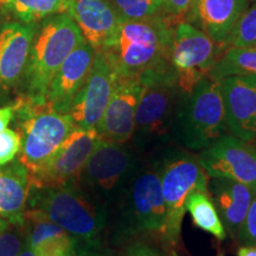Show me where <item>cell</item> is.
<instances>
[{
    "mask_svg": "<svg viewBox=\"0 0 256 256\" xmlns=\"http://www.w3.org/2000/svg\"><path fill=\"white\" fill-rule=\"evenodd\" d=\"M174 32L168 16L121 20L113 40L100 51L118 76L136 78L171 64Z\"/></svg>",
    "mask_w": 256,
    "mask_h": 256,
    "instance_id": "1",
    "label": "cell"
},
{
    "mask_svg": "<svg viewBox=\"0 0 256 256\" xmlns=\"http://www.w3.org/2000/svg\"><path fill=\"white\" fill-rule=\"evenodd\" d=\"M84 42L68 12L43 19L34 34L23 75L28 104L46 106V92L57 70L70 54Z\"/></svg>",
    "mask_w": 256,
    "mask_h": 256,
    "instance_id": "2",
    "label": "cell"
},
{
    "mask_svg": "<svg viewBox=\"0 0 256 256\" xmlns=\"http://www.w3.org/2000/svg\"><path fill=\"white\" fill-rule=\"evenodd\" d=\"M26 206L42 211L80 242L100 243L98 238L107 222V211L74 183L31 186Z\"/></svg>",
    "mask_w": 256,
    "mask_h": 256,
    "instance_id": "3",
    "label": "cell"
},
{
    "mask_svg": "<svg viewBox=\"0 0 256 256\" xmlns=\"http://www.w3.org/2000/svg\"><path fill=\"white\" fill-rule=\"evenodd\" d=\"M185 95L174 118L177 134L185 147L200 151L228 132L220 81L202 80Z\"/></svg>",
    "mask_w": 256,
    "mask_h": 256,
    "instance_id": "4",
    "label": "cell"
},
{
    "mask_svg": "<svg viewBox=\"0 0 256 256\" xmlns=\"http://www.w3.org/2000/svg\"><path fill=\"white\" fill-rule=\"evenodd\" d=\"M142 90L136 112L134 133L142 140H153L166 136L174 124V110L178 108L177 76L171 64L150 70L139 76Z\"/></svg>",
    "mask_w": 256,
    "mask_h": 256,
    "instance_id": "5",
    "label": "cell"
},
{
    "mask_svg": "<svg viewBox=\"0 0 256 256\" xmlns=\"http://www.w3.org/2000/svg\"><path fill=\"white\" fill-rule=\"evenodd\" d=\"M159 177L166 206L164 238L171 244H176L180 240L182 223L186 212V198L194 191L209 194L210 177L202 168L198 158L185 153L168 156L160 168Z\"/></svg>",
    "mask_w": 256,
    "mask_h": 256,
    "instance_id": "6",
    "label": "cell"
},
{
    "mask_svg": "<svg viewBox=\"0 0 256 256\" xmlns=\"http://www.w3.org/2000/svg\"><path fill=\"white\" fill-rule=\"evenodd\" d=\"M22 122L20 151L18 160L34 174L60 148L75 127L69 114L55 112L48 106L24 107Z\"/></svg>",
    "mask_w": 256,
    "mask_h": 256,
    "instance_id": "7",
    "label": "cell"
},
{
    "mask_svg": "<svg viewBox=\"0 0 256 256\" xmlns=\"http://www.w3.org/2000/svg\"><path fill=\"white\" fill-rule=\"evenodd\" d=\"M218 46L206 32L188 22L176 25L170 63L183 94H188L202 80L209 78L220 56Z\"/></svg>",
    "mask_w": 256,
    "mask_h": 256,
    "instance_id": "8",
    "label": "cell"
},
{
    "mask_svg": "<svg viewBox=\"0 0 256 256\" xmlns=\"http://www.w3.org/2000/svg\"><path fill=\"white\" fill-rule=\"evenodd\" d=\"M100 139L96 128L74 127L46 164L36 174H30L31 186H58L74 183L80 178L86 162Z\"/></svg>",
    "mask_w": 256,
    "mask_h": 256,
    "instance_id": "9",
    "label": "cell"
},
{
    "mask_svg": "<svg viewBox=\"0 0 256 256\" xmlns=\"http://www.w3.org/2000/svg\"><path fill=\"white\" fill-rule=\"evenodd\" d=\"M200 164L210 178H226L256 192V150L232 134H224L202 150Z\"/></svg>",
    "mask_w": 256,
    "mask_h": 256,
    "instance_id": "10",
    "label": "cell"
},
{
    "mask_svg": "<svg viewBox=\"0 0 256 256\" xmlns=\"http://www.w3.org/2000/svg\"><path fill=\"white\" fill-rule=\"evenodd\" d=\"M118 74L101 51H96L90 72L74 98L69 108V116L74 124L81 128H96L104 116L115 86Z\"/></svg>",
    "mask_w": 256,
    "mask_h": 256,
    "instance_id": "11",
    "label": "cell"
},
{
    "mask_svg": "<svg viewBox=\"0 0 256 256\" xmlns=\"http://www.w3.org/2000/svg\"><path fill=\"white\" fill-rule=\"evenodd\" d=\"M228 132L246 142L256 139V76L220 80Z\"/></svg>",
    "mask_w": 256,
    "mask_h": 256,
    "instance_id": "12",
    "label": "cell"
},
{
    "mask_svg": "<svg viewBox=\"0 0 256 256\" xmlns=\"http://www.w3.org/2000/svg\"><path fill=\"white\" fill-rule=\"evenodd\" d=\"M132 168V156L122 144L101 139L92 150L80 178L92 190L107 196L116 191Z\"/></svg>",
    "mask_w": 256,
    "mask_h": 256,
    "instance_id": "13",
    "label": "cell"
},
{
    "mask_svg": "<svg viewBox=\"0 0 256 256\" xmlns=\"http://www.w3.org/2000/svg\"><path fill=\"white\" fill-rule=\"evenodd\" d=\"M142 90V82L139 76H119L98 127V132L102 139L119 144H124L132 139L136 128V112Z\"/></svg>",
    "mask_w": 256,
    "mask_h": 256,
    "instance_id": "14",
    "label": "cell"
},
{
    "mask_svg": "<svg viewBox=\"0 0 256 256\" xmlns=\"http://www.w3.org/2000/svg\"><path fill=\"white\" fill-rule=\"evenodd\" d=\"M95 52L94 48L84 40L66 57L48 88V108L58 113L68 114L74 98L90 72Z\"/></svg>",
    "mask_w": 256,
    "mask_h": 256,
    "instance_id": "15",
    "label": "cell"
},
{
    "mask_svg": "<svg viewBox=\"0 0 256 256\" xmlns=\"http://www.w3.org/2000/svg\"><path fill=\"white\" fill-rule=\"evenodd\" d=\"M130 211L136 229L165 236L166 206L158 171L145 170L134 178Z\"/></svg>",
    "mask_w": 256,
    "mask_h": 256,
    "instance_id": "16",
    "label": "cell"
},
{
    "mask_svg": "<svg viewBox=\"0 0 256 256\" xmlns=\"http://www.w3.org/2000/svg\"><path fill=\"white\" fill-rule=\"evenodd\" d=\"M36 24L8 22L0 28V89H8L23 78Z\"/></svg>",
    "mask_w": 256,
    "mask_h": 256,
    "instance_id": "17",
    "label": "cell"
},
{
    "mask_svg": "<svg viewBox=\"0 0 256 256\" xmlns=\"http://www.w3.org/2000/svg\"><path fill=\"white\" fill-rule=\"evenodd\" d=\"M68 14L78 24L83 40L95 51L102 50L113 40L121 23L108 0H70Z\"/></svg>",
    "mask_w": 256,
    "mask_h": 256,
    "instance_id": "18",
    "label": "cell"
},
{
    "mask_svg": "<svg viewBox=\"0 0 256 256\" xmlns=\"http://www.w3.org/2000/svg\"><path fill=\"white\" fill-rule=\"evenodd\" d=\"M247 8L248 0H194L185 18L226 48L234 25Z\"/></svg>",
    "mask_w": 256,
    "mask_h": 256,
    "instance_id": "19",
    "label": "cell"
},
{
    "mask_svg": "<svg viewBox=\"0 0 256 256\" xmlns=\"http://www.w3.org/2000/svg\"><path fill=\"white\" fill-rule=\"evenodd\" d=\"M208 190L224 229L236 238L256 192L247 185L226 178H211Z\"/></svg>",
    "mask_w": 256,
    "mask_h": 256,
    "instance_id": "20",
    "label": "cell"
},
{
    "mask_svg": "<svg viewBox=\"0 0 256 256\" xmlns=\"http://www.w3.org/2000/svg\"><path fill=\"white\" fill-rule=\"evenodd\" d=\"M25 238L36 256H66L80 241L36 209L25 210Z\"/></svg>",
    "mask_w": 256,
    "mask_h": 256,
    "instance_id": "21",
    "label": "cell"
},
{
    "mask_svg": "<svg viewBox=\"0 0 256 256\" xmlns=\"http://www.w3.org/2000/svg\"><path fill=\"white\" fill-rule=\"evenodd\" d=\"M30 188V174L18 159L0 166V218L24 224Z\"/></svg>",
    "mask_w": 256,
    "mask_h": 256,
    "instance_id": "22",
    "label": "cell"
},
{
    "mask_svg": "<svg viewBox=\"0 0 256 256\" xmlns=\"http://www.w3.org/2000/svg\"><path fill=\"white\" fill-rule=\"evenodd\" d=\"M69 6L70 0H0V10L24 24L66 14Z\"/></svg>",
    "mask_w": 256,
    "mask_h": 256,
    "instance_id": "23",
    "label": "cell"
},
{
    "mask_svg": "<svg viewBox=\"0 0 256 256\" xmlns=\"http://www.w3.org/2000/svg\"><path fill=\"white\" fill-rule=\"evenodd\" d=\"M185 210L190 214L194 226L220 241L226 240V232L209 194L192 192L185 202Z\"/></svg>",
    "mask_w": 256,
    "mask_h": 256,
    "instance_id": "24",
    "label": "cell"
},
{
    "mask_svg": "<svg viewBox=\"0 0 256 256\" xmlns=\"http://www.w3.org/2000/svg\"><path fill=\"white\" fill-rule=\"evenodd\" d=\"M242 75L256 76V46H228L222 55L218 56L209 78L220 81L229 76Z\"/></svg>",
    "mask_w": 256,
    "mask_h": 256,
    "instance_id": "25",
    "label": "cell"
},
{
    "mask_svg": "<svg viewBox=\"0 0 256 256\" xmlns=\"http://www.w3.org/2000/svg\"><path fill=\"white\" fill-rule=\"evenodd\" d=\"M234 48H255L256 46V2L247 8L240 16L232 32L226 46Z\"/></svg>",
    "mask_w": 256,
    "mask_h": 256,
    "instance_id": "26",
    "label": "cell"
},
{
    "mask_svg": "<svg viewBox=\"0 0 256 256\" xmlns=\"http://www.w3.org/2000/svg\"><path fill=\"white\" fill-rule=\"evenodd\" d=\"M121 20H139L159 14L162 0H108Z\"/></svg>",
    "mask_w": 256,
    "mask_h": 256,
    "instance_id": "27",
    "label": "cell"
},
{
    "mask_svg": "<svg viewBox=\"0 0 256 256\" xmlns=\"http://www.w3.org/2000/svg\"><path fill=\"white\" fill-rule=\"evenodd\" d=\"M25 242L24 224H10L0 235V256H17Z\"/></svg>",
    "mask_w": 256,
    "mask_h": 256,
    "instance_id": "28",
    "label": "cell"
},
{
    "mask_svg": "<svg viewBox=\"0 0 256 256\" xmlns=\"http://www.w3.org/2000/svg\"><path fill=\"white\" fill-rule=\"evenodd\" d=\"M20 151V136L14 130L0 132V166L12 162Z\"/></svg>",
    "mask_w": 256,
    "mask_h": 256,
    "instance_id": "29",
    "label": "cell"
},
{
    "mask_svg": "<svg viewBox=\"0 0 256 256\" xmlns=\"http://www.w3.org/2000/svg\"><path fill=\"white\" fill-rule=\"evenodd\" d=\"M238 238L246 246H256V194L247 211Z\"/></svg>",
    "mask_w": 256,
    "mask_h": 256,
    "instance_id": "30",
    "label": "cell"
},
{
    "mask_svg": "<svg viewBox=\"0 0 256 256\" xmlns=\"http://www.w3.org/2000/svg\"><path fill=\"white\" fill-rule=\"evenodd\" d=\"M194 0H162V10L170 18L185 17Z\"/></svg>",
    "mask_w": 256,
    "mask_h": 256,
    "instance_id": "31",
    "label": "cell"
},
{
    "mask_svg": "<svg viewBox=\"0 0 256 256\" xmlns=\"http://www.w3.org/2000/svg\"><path fill=\"white\" fill-rule=\"evenodd\" d=\"M66 256H107L102 250L100 243H82Z\"/></svg>",
    "mask_w": 256,
    "mask_h": 256,
    "instance_id": "32",
    "label": "cell"
},
{
    "mask_svg": "<svg viewBox=\"0 0 256 256\" xmlns=\"http://www.w3.org/2000/svg\"><path fill=\"white\" fill-rule=\"evenodd\" d=\"M122 256H162V252L156 250L151 246L146 243L138 242L130 246L124 252Z\"/></svg>",
    "mask_w": 256,
    "mask_h": 256,
    "instance_id": "33",
    "label": "cell"
},
{
    "mask_svg": "<svg viewBox=\"0 0 256 256\" xmlns=\"http://www.w3.org/2000/svg\"><path fill=\"white\" fill-rule=\"evenodd\" d=\"M17 107L16 106H8V107L0 108V132L8 128V126L14 120Z\"/></svg>",
    "mask_w": 256,
    "mask_h": 256,
    "instance_id": "34",
    "label": "cell"
},
{
    "mask_svg": "<svg viewBox=\"0 0 256 256\" xmlns=\"http://www.w3.org/2000/svg\"><path fill=\"white\" fill-rule=\"evenodd\" d=\"M238 256H256V246H243L238 250Z\"/></svg>",
    "mask_w": 256,
    "mask_h": 256,
    "instance_id": "35",
    "label": "cell"
},
{
    "mask_svg": "<svg viewBox=\"0 0 256 256\" xmlns=\"http://www.w3.org/2000/svg\"><path fill=\"white\" fill-rule=\"evenodd\" d=\"M17 256H36V254H34V250H32L30 246H28L26 238H25L23 247H22L20 252H19V254Z\"/></svg>",
    "mask_w": 256,
    "mask_h": 256,
    "instance_id": "36",
    "label": "cell"
},
{
    "mask_svg": "<svg viewBox=\"0 0 256 256\" xmlns=\"http://www.w3.org/2000/svg\"><path fill=\"white\" fill-rule=\"evenodd\" d=\"M10 224H11V223H10L8 220H6L4 218H0V235H2V234L8 228Z\"/></svg>",
    "mask_w": 256,
    "mask_h": 256,
    "instance_id": "37",
    "label": "cell"
},
{
    "mask_svg": "<svg viewBox=\"0 0 256 256\" xmlns=\"http://www.w3.org/2000/svg\"><path fill=\"white\" fill-rule=\"evenodd\" d=\"M256 2V0H248V4L249 2Z\"/></svg>",
    "mask_w": 256,
    "mask_h": 256,
    "instance_id": "38",
    "label": "cell"
},
{
    "mask_svg": "<svg viewBox=\"0 0 256 256\" xmlns=\"http://www.w3.org/2000/svg\"><path fill=\"white\" fill-rule=\"evenodd\" d=\"M254 142H254V147H255V150H256V139L254 140Z\"/></svg>",
    "mask_w": 256,
    "mask_h": 256,
    "instance_id": "39",
    "label": "cell"
},
{
    "mask_svg": "<svg viewBox=\"0 0 256 256\" xmlns=\"http://www.w3.org/2000/svg\"><path fill=\"white\" fill-rule=\"evenodd\" d=\"M218 256H223V255H218Z\"/></svg>",
    "mask_w": 256,
    "mask_h": 256,
    "instance_id": "40",
    "label": "cell"
}]
</instances>
